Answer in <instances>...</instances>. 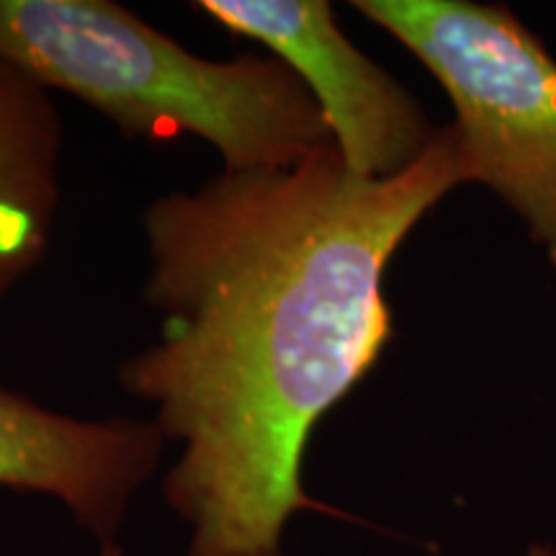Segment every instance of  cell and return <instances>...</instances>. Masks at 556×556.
Returning a JSON list of instances; mask_svg holds the SVG:
<instances>
[{
	"label": "cell",
	"instance_id": "1",
	"mask_svg": "<svg viewBox=\"0 0 556 556\" xmlns=\"http://www.w3.org/2000/svg\"><path fill=\"white\" fill-rule=\"evenodd\" d=\"M467 165L454 127L394 178H364L336 142L289 168L225 170L144 217L160 340L122 368L184 443L165 497L189 556H281L319 510L304 451L392 338L384 270Z\"/></svg>",
	"mask_w": 556,
	"mask_h": 556
},
{
	"label": "cell",
	"instance_id": "2",
	"mask_svg": "<svg viewBox=\"0 0 556 556\" xmlns=\"http://www.w3.org/2000/svg\"><path fill=\"white\" fill-rule=\"evenodd\" d=\"M0 62L78 96L129 135L206 139L225 170L289 168L332 142L281 60H201L103 0H0Z\"/></svg>",
	"mask_w": 556,
	"mask_h": 556
},
{
	"label": "cell",
	"instance_id": "3",
	"mask_svg": "<svg viewBox=\"0 0 556 556\" xmlns=\"http://www.w3.org/2000/svg\"><path fill=\"white\" fill-rule=\"evenodd\" d=\"M456 109L467 178L490 186L556 268V62L507 9L469 0H361Z\"/></svg>",
	"mask_w": 556,
	"mask_h": 556
},
{
	"label": "cell",
	"instance_id": "4",
	"mask_svg": "<svg viewBox=\"0 0 556 556\" xmlns=\"http://www.w3.org/2000/svg\"><path fill=\"white\" fill-rule=\"evenodd\" d=\"M197 9L258 41L304 83L358 176H400L433 142L413 96L351 45L323 0H201Z\"/></svg>",
	"mask_w": 556,
	"mask_h": 556
},
{
	"label": "cell",
	"instance_id": "5",
	"mask_svg": "<svg viewBox=\"0 0 556 556\" xmlns=\"http://www.w3.org/2000/svg\"><path fill=\"white\" fill-rule=\"evenodd\" d=\"M155 426L75 420L0 389V486L58 497L103 541L160 458Z\"/></svg>",
	"mask_w": 556,
	"mask_h": 556
},
{
	"label": "cell",
	"instance_id": "6",
	"mask_svg": "<svg viewBox=\"0 0 556 556\" xmlns=\"http://www.w3.org/2000/svg\"><path fill=\"white\" fill-rule=\"evenodd\" d=\"M58 116L41 86L0 62V291L34 266L54 212Z\"/></svg>",
	"mask_w": 556,
	"mask_h": 556
},
{
	"label": "cell",
	"instance_id": "7",
	"mask_svg": "<svg viewBox=\"0 0 556 556\" xmlns=\"http://www.w3.org/2000/svg\"><path fill=\"white\" fill-rule=\"evenodd\" d=\"M531 556H556V554L544 552V548H536V552H531Z\"/></svg>",
	"mask_w": 556,
	"mask_h": 556
}]
</instances>
